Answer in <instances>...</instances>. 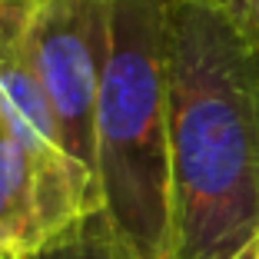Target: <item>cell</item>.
<instances>
[{"instance_id": "cell-5", "label": "cell", "mask_w": 259, "mask_h": 259, "mask_svg": "<svg viewBox=\"0 0 259 259\" xmlns=\"http://www.w3.org/2000/svg\"><path fill=\"white\" fill-rule=\"evenodd\" d=\"M47 239L30 153L0 110V256L30 259Z\"/></svg>"}, {"instance_id": "cell-10", "label": "cell", "mask_w": 259, "mask_h": 259, "mask_svg": "<svg viewBox=\"0 0 259 259\" xmlns=\"http://www.w3.org/2000/svg\"><path fill=\"white\" fill-rule=\"evenodd\" d=\"M252 259H259V246H256V256H252Z\"/></svg>"}, {"instance_id": "cell-3", "label": "cell", "mask_w": 259, "mask_h": 259, "mask_svg": "<svg viewBox=\"0 0 259 259\" xmlns=\"http://www.w3.org/2000/svg\"><path fill=\"white\" fill-rule=\"evenodd\" d=\"M23 47L57 113L70 160L97 183V103L110 50V0H33Z\"/></svg>"}, {"instance_id": "cell-9", "label": "cell", "mask_w": 259, "mask_h": 259, "mask_svg": "<svg viewBox=\"0 0 259 259\" xmlns=\"http://www.w3.org/2000/svg\"><path fill=\"white\" fill-rule=\"evenodd\" d=\"M0 4H33V0H0Z\"/></svg>"}, {"instance_id": "cell-4", "label": "cell", "mask_w": 259, "mask_h": 259, "mask_svg": "<svg viewBox=\"0 0 259 259\" xmlns=\"http://www.w3.org/2000/svg\"><path fill=\"white\" fill-rule=\"evenodd\" d=\"M30 4H0V110L17 140L30 153L37 173L40 213L47 236L54 239L80 216L97 213L100 196L80 166L70 160L57 113L30 67L23 47V17Z\"/></svg>"}, {"instance_id": "cell-11", "label": "cell", "mask_w": 259, "mask_h": 259, "mask_svg": "<svg viewBox=\"0 0 259 259\" xmlns=\"http://www.w3.org/2000/svg\"><path fill=\"white\" fill-rule=\"evenodd\" d=\"M0 259H4V256H0Z\"/></svg>"}, {"instance_id": "cell-7", "label": "cell", "mask_w": 259, "mask_h": 259, "mask_svg": "<svg viewBox=\"0 0 259 259\" xmlns=\"http://www.w3.org/2000/svg\"><path fill=\"white\" fill-rule=\"evenodd\" d=\"M203 4H213V7H220V10H226L233 20L243 27V30H249L252 37L259 40V33H256V23H252V14H249V0H203Z\"/></svg>"}, {"instance_id": "cell-8", "label": "cell", "mask_w": 259, "mask_h": 259, "mask_svg": "<svg viewBox=\"0 0 259 259\" xmlns=\"http://www.w3.org/2000/svg\"><path fill=\"white\" fill-rule=\"evenodd\" d=\"M249 14H252V23H256V33H259V0H249Z\"/></svg>"}, {"instance_id": "cell-6", "label": "cell", "mask_w": 259, "mask_h": 259, "mask_svg": "<svg viewBox=\"0 0 259 259\" xmlns=\"http://www.w3.org/2000/svg\"><path fill=\"white\" fill-rule=\"evenodd\" d=\"M30 259H133V252L123 246L110 220L97 209L80 216L54 239H47Z\"/></svg>"}, {"instance_id": "cell-2", "label": "cell", "mask_w": 259, "mask_h": 259, "mask_svg": "<svg viewBox=\"0 0 259 259\" xmlns=\"http://www.w3.org/2000/svg\"><path fill=\"white\" fill-rule=\"evenodd\" d=\"M169 7L173 0H110L97 183L100 213L133 259H173Z\"/></svg>"}, {"instance_id": "cell-1", "label": "cell", "mask_w": 259, "mask_h": 259, "mask_svg": "<svg viewBox=\"0 0 259 259\" xmlns=\"http://www.w3.org/2000/svg\"><path fill=\"white\" fill-rule=\"evenodd\" d=\"M173 259L259 246V40L203 0L169 7Z\"/></svg>"}]
</instances>
